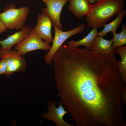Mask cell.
I'll list each match as a JSON object with an SVG mask.
<instances>
[{
    "label": "cell",
    "mask_w": 126,
    "mask_h": 126,
    "mask_svg": "<svg viewBox=\"0 0 126 126\" xmlns=\"http://www.w3.org/2000/svg\"><path fill=\"white\" fill-rule=\"evenodd\" d=\"M116 85L102 63L94 59H87L70 67L59 87L60 89H68L75 100L92 117L107 123L114 108L113 102L110 97L112 96L103 89H115Z\"/></svg>",
    "instance_id": "cell-1"
},
{
    "label": "cell",
    "mask_w": 126,
    "mask_h": 126,
    "mask_svg": "<svg viewBox=\"0 0 126 126\" xmlns=\"http://www.w3.org/2000/svg\"><path fill=\"white\" fill-rule=\"evenodd\" d=\"M123 0H101L91 5L86 19L89 26L97 29L103 27L107 22L122 10Z\"/></svg>",
    "instance_id": "cell-2"
},
{
    "label": "cell",
    "mask_w": 126,
    "mask_h": 126,
    "mask_svg": "<svg viewBox=\"0 0 126 126\" xmlns=\"http://www.w3.org/2000/svg\"><path fill=\"white\" fill-rule=\"evenodd\" d=\"M30 11L27 7L16 8L13 4H10L0 13V19L7 28L21 29L25 25Z\"/></svg>",
    "instance_id": "cell-3"
},
{
    "label": "cell",
    "mask_w": 126,
    "mask_h": 126,
    "mask_svg": "<svg viewBox=\"0 0 126 126\" xmlns=\"http://www.w3.org/2000/svg\"><path fill=\"white\" fill-rule=\"evenodd\" d=\"M55 29V36L52 46L48 52L45 55V60L46 63L51 64L53 57L63 43L68 38L76 34L81 33L84 31L85 27L84 23L69 31L64 32L58 28L55 25H53Z\"/></svg>",
    "instance_id": "cell-4"
},
{
    "label": "cell",
    "mask_w": 126,
    "mask_h": 126,
    "mask_svg": "<svg viewBox=\"0 0 126 126\" xmlns=\"http://www.w3.org/2000/svg\"><path fill=\"white\" fill-rule=\"evenodd\" d=\"M0 58L6 61L7 70L5 74L9 77L15 72H24L26 69V62L24 58L17 51L10 49L1 50Z\"/></svg>",
    "instance_id": "cell-5"
},
{
    "label": "cell",
    "mask_w": 126,
    "mask_h": 126,
    "mask_svg": "<svg viewBox=\"0 0 126 126\" xmlns=\"http://www.w3.org/2000/svg\"><path fill=\"white\" fill-rule=\"evenodd\" d=\"M51 46L49 43L43 41L32 29L27 38L16 45L14 49L22 56L30 51L38 49L49 50Z\"/></svg>",
    "instance_id": "cell-6"
},
{
    "label": "cell",
    "mask_w": 126,
    "mask_h": 126,
    "mask_svg": "<svg viewBox=\"0 0 126 126\" xmlns=\"http://www.w3.org/2000/svg\"><path fill=\"white\" fill-rule=\"evenodd\" d=\"M69 0H45L44 2L46 7L43 9L42 11L49 18L52 25H55L60 29L63 30L62 26L60 22V16L62 9Z\"/></svg>",
    "instance_id": "cell-7"
},
{
    "label": "cell",
    "mask_w": 126,
    "mask_h": 126,
    "mask_svg": "<svg viewBox=\"0 0 126 126\" xmlns=\"http://www.w3.org/2000/svg\"><path fill=\"white\" fill-rule=\"evenodd\" d=\"M37 20L36 25L32 29L45 42L49 43L52 42L53 39L51 32L52 24L49 18L42 11L38 16Z\"/></svg>",
    "instance_id": "cell-8"
},
{
    "label": "cell",
    "mask_w": 126,
    "mask_h": 126,
    "mask_svg": "<svg viewBox=\"0 0 126 126\" xmlns=\"http://www.w3.org/2000/svg\"><path fill=\"white\" fill-rule=\"evenodd\" d=\"M21 30L8 36L5 39L0 40L1 50L11 49V47L24 40L28 35L32 29L29 25H25Z\"/></svg>",
    "instance_id": "cell-9"
},
{
    "label": "cell",
    "mask_w": 126,
    "mask_h": 126,
    "mask_svg": "<svg viewBox=\"0 0 126 126\" xmlns=\"http://www.w3.org/2000/svg\"><path fill=\"white\" fill-rule=\"evenodd\" d=\"M48 113L42 114V116L48 120H51L57 126H71L65 122L63 119V116L67 112L65 111L60 104L59 107L56 108L54 104L52 105L48 109Z\"/></svg>",
    "instance_id": "cell-10"
},
{
    "label": "cell",
    "mask_w": 126,
    "mask_h": 126,
    "mask_svg": "<svg viewBox=\"0 0 126 126\" xmlns=\"http://www.w3.org/2000/svg\"><path fill=\"white\" fill-rule=\"evenodd\" d=\"M112 39L110 40L105 39L102 36L98 35L93 41L89 50L102 55H108L116 50L112 48Z\"/></svg>",
    "instance_id": "cell-11"
},
{
    "label": "cell",
    "mask_w": 126,
    "mask_h": 126,
    "mask_svg": "<svg viewBox=\"0 0 126 126\" xmlns=\"http://www.w3.org/2000/svg\"><path fill=\"white\" fill-rule=\"evenodd\" d=\"M69 8L78 18L86 16L89 12L91 5L88 0H69Z\"/></svg>",
    "instance_id": "cell-12"
},
{
    "label": "cell",
    "mask_w": 126,
    "mask_h": 126,
    "mask_svg": "<svg viewBox=\"0 0 126 126\" xmlns=\"http://www.w3.org/2000/svg\"><path fill=\"white\" fill-rule=\"evenodd\" d=\"M126 15V10L125 9L122 10L117 14L116 17L113 21L104 25L103 29L98 32V35L103 37L110 32L113 33L116 32L117 28L121 24Z\"/></svg>",
    "instance_id": "cell-13"
},
{
    "label": "cell",
    "mask_w": 126,
    "mask_h": 126,
    "mask_svg": "<svg viewBox=\"0 0 126 126\" xmlns=\"http://www.w3.org/2000/svg\"><path fill=\"white\" fill-rule=\"evenodd\" d=\"M98 33L97 29L92 28L91 31L84 38L78 41H70L68 42V45L75 47L83 45L85 46L86 49H89L93 41L98 35Z\"/></svg>",
    "instance_id": "cell-14"
},
{
    "label": "cell",
    "mask_w": 126,
    "mask_h": 126,
    "mask_svg": "<svg viewBox=\"0 0 126 126\" xmlns=\"http://www.w3.org/2000/svg\"><path fill=\"white\" fill-rule=\"evenodd\" d=\"M117 52L120 56L121 60L117 62V66L123 82L126 81V46L117 48Z\"/></svg>",
    "instance_id": "cell-15"
},
{
    "label": "cell",
    "mask_w": 126,
    "mask_h": 126,
    "mask_svg": "<svg viewBox=\"0 0 126 126\" xmlns=\"http://www.w3.org/2000/svg\"><path fill=\"white\" fill-rule=\"evenodd\" d=\"M122 31L119 33L115 32L113 33L112 39V48L115 49L126 44V25L125 24L122 25Z\"/></svg>",
    "instance_id": "cell-16"
},
{
    "label": "cell",
    "mask_w": 126,
    "mask_h": 126,
    "mask_svg": "<svg viewBox=\"0 0 126 126\" xmlns=\"http://www.w3.org/2000/svg\"><path fill=\"white\" fill-rule=\"evenodd\" d=\"M7 64L6 61L4 59L0 61V75L5 74L7 70Z\"/></svg>",
    "instance_id": "cell-17"
},
{
    "label": "cell",
    "mask_w": 126,
    "mask_h": 126,
    "mask_svg": "<svg viewBox=\"0 0 126 126\" xmlns=\"http://www.w3.org/2000/svg\"><path fill=\"white\" fill-rule=\"evenodd\" d=\"M7 28L0 19V34L6 31Z\"/></svg>",
    "instance_id": "cell-18"
},
{
    "label": "cell",
    "mask_w": 126,
    "mask_h": 126,
    "mask_svg": "<svg viewBox=\"0 0 126 126\" xmlns=\"http://www.w3.org/2000/svg\"><path fill=\"white\" fill-rule=\"evenodd\" d=\"M90 4H94L95 3L101 0H88Z\"/></svg>",
    "instance_id": "cell-19"
},
{
    "label": "cell",
    "mask_w": 126,
    "mask_h": 126,
    "mask_svg": "<svg viewBox=\"0 0 126 126\" xmlns=\"http://www.w3.org/2000/svg\"><path fill=\"white\" fill-rule=\"evenodd\" d=\"M1 48L0 47V52L1 51Z\"/></svg>",
    "instance_id": "cell-20"
},
{
    "label": "cell",
    "mask_w": 126,
    "mask_h": 126,
    "mask_svg": "<svg viewBox=\"0 0 126 126\" xmlns=\"http://www.w3.org/2000/svg\"><path fill=\"white\" fill-rule=\"evenodd\" d=\"M42 0V1H43L44 2L45 0Z\"/></svg>",
    "instance_id": "cell-21"
}]
</instances>
